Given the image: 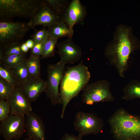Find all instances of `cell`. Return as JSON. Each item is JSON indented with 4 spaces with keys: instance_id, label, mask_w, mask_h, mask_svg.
Returning a JSON list of instances; mask_svg holds the SVG:
<instances>
[{
    "instance_id": "obj_23",
    "label": "cell",
    "mask_w": 140,
    "mask_h": 140,
    "mask_svg": "<svg viewBox=\"0 0 140 140\" xmlns=\"http://www.w3.org/2000/svg\"><path fill=\"white\" fill-rule=\"evenodd\" d=\"M57 40L49 37L44 44L41 59L52 57L54 56L55 49L57 45Z\"/></svg>"
},
{
    "instance_id": "obj_27",
    "label": "cell",
    "mask_w": 140,
    "mask_h": 140,
    "mask_svg": "<svg viewBox=\"0 0 140 140\" xmlns=\"http://www.w3.org/2000/svg\"><path fill=\"white\" fill-rule=\"evenodd\" d=\"M10 114L9 105L6 100L0 99V121L6 119Z\"/></svg>"
},
{
    "instance_id": "obj_25",
    "label": "cell",
    "mask_w": 140,
    "mask_h": 140,
    "mask_svg": "<svg viewBox=\"0 0 140 140\" xmlns=\"http://www.w3.org/2000/svg\"><path fill=\"white\" fill-rule=\"evenodd\" d=\"M0 77L16 87L17 83L10 69L2 65L0 66Z\"/></svg>"
},
{
    "instance_id": "obj_18",
    "label": "cell",
    "mask_w": 140,
    "mask_h": 140,
    "mask_svg": "<svg viewBox=\"0 0 140 140\" xmlns=\"http://www.w3.org/2000/svg\"><path fill=\"white\" fill-rule=\"evenodd\" d=\"M44 4L56 15L61 16L65 10L69 1L67 0H44Z\"/></svg>"
},
{
    "instance_id": "obj_24",
    "label": "cell",
    "mask_w": 140,
    "mask_h": 140,
    "mask_svg": "<svg viewBox=\"0 0 140 140\" xmlns=\"http://www.w3.org/2000/svg\"><path fill=\"white\" fill-rule=\"evenodd\" d=\"M15 87L12 84L0 77V99L6 100Z\"/></svg>"
},
{
    "instance_id": "obj_19",
    "label": "cell",
    "mask_w": 140,
    "mask_h": 140,
    "mask_svg": "<svg viewBox=\"0 0 140 140\" xmlns=\"http://www.w3.org/2000/svg\"><path fill=\"white\" fill-rule=\"evenodd\" d=\"M25 61L19 63L10 69L17 84L31 77L29 73Z\"/></svg>"
},
{
    "instance_id": "obj_32",
    "label": "cell",
    "mask_w": 140,
    "mask_h": 140,
    "mask_svg": "<svg viewBox=\"0 0 140 140\" xmlns=\"http://www.w3.org/2000/svg\"><path fill=\"white\" fill-rule=\"evenodd\" d=\"M14 140H31L30 139L27 138H25L23 140H21V139H15Z\"/></svg>"
},
{
    "instance_id": "obj_17",
    "label": "cell",
    "mask_w": 140,
    "mask_h": 140,
    "mask_svg": "<svg viewBox=\"0 0 140 140\" xmlns=\"http://www.w3.org/2000/svg\"><path fill=\"white\" fill-rule=\"evenodd\" d=\"M122 99L127 101L140 99V81L134 80L129 82L123 88Z\"/></svg>"
},
{
    "instance_id": "obj_2",
    "label": "cell",
    "mask_w": 140,
    "mask_h": 140,
    "mask_svg": "<svg viewBox=\"0 0 140 140\" xmlns=\"http://www.w3.org/2000/svg\"><path fill=\"white\" fill-rule=\"evenodd\" d=\"M91 77L88 67L82 62L67 67L60 83V96L62 105L60 117L63 118L66 107L88 84Z\"/></svg>"
},
{
    "instance_id": "obj_15",
    "label": "cell",
    "mask_w": 140,
    "mask_h": 140,
    "mask_svg": "<svg viewBox=\"0 0 140 140\" xmlns=\"http://www.w3.org/2000/svg\"><path fill=\"white\" fill-rule=\"evenodd\" d=\"M60 21V17L54 13L44 3L40 10L30 18L28 22L31 28L38 25L43 28L50 27Z\"/></svg>"
},
{
    "instance_id": "obj_13",
    "label": "cell",
    "mask_w": 140,
    "mask_h": 140,
    "mask_svg": "<svg viewBox=\"0 0 140 140\" xmlns=\"http://www.w3.org/2000/svg\"><path fill=\"white\" fill-rule=\"evenodd\" d=\"M26 116L25 130L27 138L31 140H46L45 126L40 117L32 111Z\"/></svg>"
},
{
    "instance_id": "obj_31",
    "label": "cell",
    "mask_w": 140,
    "mask_h": 140,
    "mask_svg": "<svg viewBox=\"0 0 140 140\" xmlns=\"http://www.w3.org/2000/svg\"><path fill=\"white\" fill-rule=\"evenodd\" d=\"M20 48L22 51L24 53L26 54L28 52L29 49L27 47L25 42L21 44Z\"/></svg>"
},
{
    "instance_id": "obj_30",
    "label": "cell",
    "mask_w": 140,
    "mask_h": 140,
    "mask_svg": "<svg viewBox=\"0 0 140 140\" xmlns=\"http://www.w3.org/2000/svg\"><path fill=\"white\" fill-rule=\"evenodd\" d=\"M25 43L27 47L31 49L33 48L35 44L32 39H28Z\"/></svg>"
},
{
    "instance_id": "obj_8",
    "label": "cell",
    "mask_w": 140,
    "mask_h": 140,
    "mask_svg": "<svg viewBox=\"0 0 140 140\" xmlns=\"http://www.w3.org/2000/svg\"><path fill=\"white\" fill-rule=\"evenodd\" d=\"M31 28L28 22L1 20L0 45L12 42H20Z\"/></svg>"
},
{
    "instance_id": "obj_10",
    "label": "cell",
    "mask_w": 140,
    "mask_h": 140,
    "mask_svg": "<svg viewBox=\"0 0 140 140\" xmlns=\"http://www.w3.org/2000/svg\"><path fill=\"white\" fill-rule=\"evenodd\" d=\"M46 82L40 76L30 77L16 87L30 102L35 101L45 92Z\"/></svg>"
},
{
    "instance_id": "obj_28",
    "label": "cell",
    "mask_w": 140,
    "mask_h": 140,
    "mask_svg": "<svg viewBox=\"0 0 140 140\" xmlns=\"http://www.w3.org/2000/svg\"><path fill=\"white\" fill-rule=\"evenodd\" d=\"M45 41L35 43L32 48L31 49V54L36 56H41L44 44Z\"/></svg>"
},
{
    "instance_id": "obj_21",
    "label": "cell",
    "mask_w": 140,
    "mask_h": 140,
    "mask_svg": "<svg viewBox=\"0 0 140 140\" xmlns=\"http://www.w3.org/2000/svg\"><path fill=\"white\" fill-rule=\"evenodd\" d=\"M40 56L31 54L25 60L27 68L31 76H39L40 74Z\"/></svg>"
},
{
    "instance_id": "obj_9",
    "label": "cell",
    "mask_w": 140,
    "mask_h": 140,
    "mask_svg": "<svg viewBox=\"0 0 140 140\" xmlns=\"http://www.w3.org/2000/svg\"><path fill=\"white\" fill-rule=\"evenodd\" d=\"M25 116L10 114L1 122L0 134L5 140L20 139L25 131Z\"/></svg>"
},
{
    "instance_id": "obj_16",
    "label": "cell",
    "mask_w": 140,
    "mask_h": 140,
    "mask_svg": "<svg viewBox=\"0 0 140 140\" xmlns=\"http://www.w3.org/2000/svg\"><path fill=\"white\" fill-rule=\"evenodd\" d=\"M47 30L49 37L57 39L66 37L72 38L74 32L73 30H71L65 22L61 20Z\"/></svg>"
},
{
    "instance_id": "obj_4",
    "label": "cell",
    "mask_w": 140,
    "mask_h": 140,
    "mask_svg": "<svg viewBox=\"0 0 140 140\" xmlns=\"http://www.w3.org/2000/svg\"><path fill=\"white\" fill-rule=\"evenodd\" d=\"M44 4V0H0L1 20L10 21L15 17L30 18Z\"/></svg>"
},
{
    "instance_id": "obj_1",
    "label": "cell",
    "mask_w": 140,
    "mask_h": 140,
    "mask_svg": "<svg viewBox=\"0 0 140 140\" xmlns=\"http://www.w3.org/2000/svg\"><path fill=\"white\" fill-rule=\"evenodd\" d=\"M140 47V41L134 34L132 28L120 24L116 27L112 40L106 47L104 54L109 64L116 69L120 76L125 77L131 54Z\"/></svg>"
},
{
    "instance_id": "obj_20",
    "label": "cell",
    "mask_w": 140,
    "mask_h": 140,
    "mask_svg": "<svg viewBox=\"0 0 140 140\" xmlns=\"http://www.w3.org/2000/svg\"><path fill=\"white\" fill-rule=\"evenodd\" d=\"M20 42H12L1 45L0 59L4 57L12 54L21 55L26 53L21 50Z\"/></svg>"
},
{
    "instance_id": "obj_14",
    "label": "cell",
    "mask_w": 140,
    "mask_h": 140,
    "mask_svg": "<svg viewBox=\"0 0 140 140\" xmlns=\"http://www.w3.org/2000/svg\"><path fill=\"white\" fill-rule=\"evenodd\" d=\"M6 100L9 105L11 114L26 116L32 111L31 102L16 87Z\"/></svg>"
},
{
    "instance_id": "obj_5",
    "label": "cell",
    "mask_w": 140,
    "mask_h": 140,
    "mask_svg": "<svg viewBox=\"0 0 140 140\" xmlns=\"http://www.w3.org/2000/svg\"><path fill=\"white\" fill-rule=\"evenodd\" d=\"M110 88L109 82L105 80L88 83L83 90L82 101L84 104L90 105L96 103L113 101L114 97Z\"/></svg>"
},
{
    "instance_id": "obj_6",
    "label": "cell",
    "mask_w": 140,
    "mask_h": 140,
    "mask_svg": "<svg viewBox=\"0 0 140 140\" xmlns=\"http://www.w3.org/2000/svg\"><path fill=\"white\" fill-rule=\"evenodd\" d=\"M65 65L60 61L47 66V79L45 91L53 106L61 104L59 86L65 73Z\"/></svg>"
},
{
    "instance_id": "obj_12",
    "label": "cell",
    "mask_w": 140,
    "mask_h": 140,
    "mask_svg": "<svg viewBox=\"0 0 140 140\" xmlns=\"http://www.w3.org/2000/svg\"><path fill=\"white\" fill-rule=\"evenodd\" d=\"M87 15L86 7L79 0H73L68 5L60 17V20L73 30L74 26L83 22Z\"/></svg>"
},
{
    "instance_id": "obj_22",
    "label": "cell",
    "mask_w": 140,
    "mask_h": 140,
    "mask_svg": "<svg viewBox=\"0 0 140 140\" xmlns=\"http://www.w3.org/2000/svg\"><path fill=\"white\" fill-rule=\"evenodd\" d=\"M26 54L21 55L12 54L4 57L0 59L1 65L11 69L19 63L25 61Z\"/></svg>"
},
{
    "instance_id": "obj_29",
    "label": "cell",
    "mask_w": 140,
    "mask_h": 140,
    "mask_svg": "<svg viewBox=\"0 0 140 140\" xmlns=\"http://www.w3.org/2000/svg\"><path fill=\"white\" fill-rule=\"evenodd\" d=\"M82 138L79 136H76L73 134L65 133L60 140H82Z\"/></svg>"
},
{
    "instance_id": "obj_3",
    "label": "cell",
    "mask_w": 140,
    "mask_h": 140,
    "mask_svg": "<svg viewBox=\"0 0 140 140\" xmlns=\"http://www.w3.org/2000/svg\"><path fill=\"white\" fill-rule=\"evenodd\" d=\"M110 131L115 140H140V116L120 108L109 117Z\"/></svg>"
},
{
    "instance_id": "obj_11",
    "label": "cell",
    "mask_w": 140,
    "mask_h": 140,
    "mask_svg": "<svg viewBox=\"0 0 140 140\" xmlns=\"http://www.w3.org/2000/svg\"><path fill=\"white\" fill-rule=\"evenodd\" d=\"M56 46L60 57V61L65 65L74 64L79 61L81 57V49L73 42L72 38H68L61 41L57 43Z\"/></svg>"
},
{
    "instance_id": "obj_7",
    "label": "cell",
    "mask_w": 140,
    "mask_h": 140,
    "mask_svg": "<svg viewBox=\"0 0 140 140\" xmlns=\"http://www.w3.org/2000/svg\"><path fill=\"white\" fill-rule=\"evenodd\" d=\"M73 125L78 136L82 138L88 135L102 132L104 127L101 118L93 113L81 111L76 113Z\"/></svg>"
},
{
    "instance_id": "obj_26",
    "label": "cell",
    "mask_w": 140,
    "mask_h": 140,
    "mask_svg": "<svg viewBox=\"0 0 140 140\" xmlns=\"http://www.w3.org/2000/svg\"><path fill=\"white\" fill-rule=\"evenodd\" d=\"M32 39L34 43L46 41L49 37L47 30L44 28L40 30H35L31 36Z\"/></svg>"
}]
</instances>
